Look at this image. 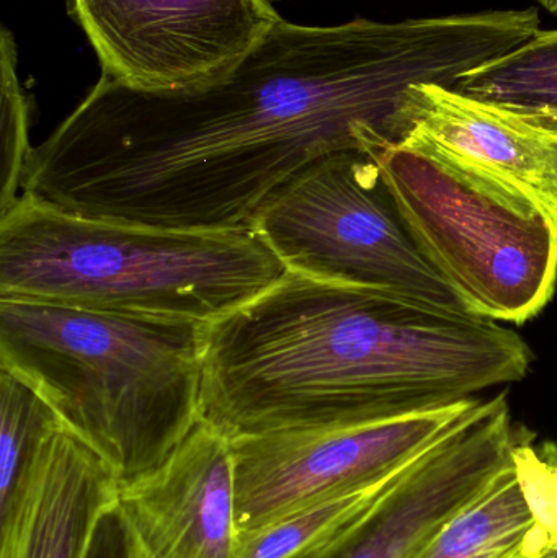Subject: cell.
Listing matches in <instances>:
<instances>
[{"instance_id":"obj_16","label":"cell","mask_w":557,"mask_h":558,"mask_svg":"<svg viewBox=\"0 0 557 558\" xmlns=\"http://www.w3.org/2000/svg\"><path fill=\"white\" fill-rule=\"evenodd\" d=\"M59 425L28 383L0 367V520L15 507L43 442Z\"/></svg>"},{"instance_id":"obj_2","label":"cell","mask_w":557,"mask_h":558,"mask_svg":"<svg viewBox=\"0 0 557 558\" xmlns=\"http://www.w3.org/2000/svg\"><path fill=\"white\" fill-rule=\"evenodd\" d=\"M499 322L287 271L206 327L202 422L231 439L359 425L525 379Z\"/></svg>"},{"instance_id":"obj_6","label":"cell","mask_w":557,"mask_h":558,"mask_svg":"<svg viewBox=\"0 0 557 558\" xmlns=\"http://www.w3.org/2000/svg\"><path fill=\"white\" fill-rule=\"evenodd\" d=\"M251 229L287 271L471 314L415 244L366 150L311 163L264 203Z\"/></svg>"},{"instance_id":"obj_11","label":"cell","mask_w":557,"mask_h":558,"mask_svg":"<svg viewBox=\"0 0 557 558\" xmlns=\"http://www.w3.org/2000/svg\"><path fill=\"white\" fill-rule=\"evenodd\" d=\"M131 558H241L231 441L199 422L154 471L118 485Z\"/></svg>"},{"instance_id":"obj_19","label":"cell","mask_w":557,"mask_h":558,"mask_svg":"<svg viewBox=\"0 0 557 558\" xmlns=\"http://www.w3.org/2000/svg\"><path fill=\"white\" fill-rule=\"evenodd\" d=\"M87 558H131L123 524L114 507L101 518Z\"/></svg>"},{"instance_id":"obj_5","label":"cell","mask_w":557,"mask_h":558,"mask_svg":"<svg viewBox=\"0 0 557 558\" xmlns=\"http://www.w3.org/2000/svg\"><path fill=\"white\" fill-rule=\"evenodd\" d=\"M432 267L471 314L525 324L557 284L549 213L405 143L370 150Z\"/></svg>"},{"instance_id":"obj_21","label":"cell","mask_w":557,"mask_h":558,"mask_svg":"<svg viewBox=\"0 0 557 558\" xmlns=\"http://www.w3.org/2000/svg\"><path fill=\"white\" fill-rule=\"evenodd\" d=\"M557 558V557H556Z\"/></svg>"},{"instance_id":"obj_9","label":"cell","mask_w":557,"mask_h":558,"mask_svg":"<svg viewBox=\"0 0 557 558\" xmlns=\"http://www.w3.org/2000/svg\"><path fill=\"white\" fill-rule=\"evenodd\" d=\"M519 433L506 393L484 399L467 423L419 456L359 523L303 558H421L513 465Z\"/></svg>"},{"instance_id":"obj_8","label":"cell","mask_w":557,"mask_h":558,"mask_svg":"<svg viewBox=\"0 0 557 558\" xmlns=\"http://www.w3.org/2000/svg\"><path fill=\"white\" fill-rule=\"evenodd\" d=\"M101 75L143 90L228 72L280 22L270 0H68Z\"/></svg>"},{"instance_id":"obj_13","label":"cell","mask_w":557,"mask_h":558,"mask_svg":"<svg viewBox=\"0 0 557 558\" xmlns=\"http://www.w3.org/2000/svg\"><path fill=\"white\" fill-rule=\"evenodd\" d=\"M536 527L516 465L458 514L421 558H556Z\"/></svg>"},{"instance_id":"obj_4","label":"cell","mask_w":557,"mask_h":558,"mask_svg":"<svg viewBox=\"0 0 557 558\" xmlns=\"http://www.w3.org/2000/svg\"><path fill=\"white\" fill-rule=\"evenodd\" d=\"M284 274L251 228L88 218L29 193L0 215V298L209 325Z\"/></svg>"},{"instance_id":"obj_1","label":"cell","mask_w":557,"mask_h":558,"mask_svg":"<svg viewBox=\"0 0 557 558\" xmlns=\"http://www.w3.org/2000/svg\"><path fill=\"white\" fill-rule=\"evenodd\" d=\"M538 29L533 9L327 26L281 19L203 84L143 90L101 75L33 147L22 193L88 218L251 228L316 160L398 143L412 85L455 87Z\"/></svg>"},{"instance_id":"obj_20","label":"cell","mask_w":557,"mask_h":558,"mask_svg":"<svg viewBox=\"0 0 557 558\" xmlns=\"http://www.w3.org/2000/svg\"><path fill=\"white\" fill-rule=\"evenodd\" d=\"M546 10L553 13V15L557 16V0H538Z\"/></svg>"},{"instance_id":"obj_17","label":"cell","mask_w":557,"mask_h":558,"mask_svg":"<svg viewBox=\"0 0 557 558\" xmlns=\"http://www.w3.org/2000/svg\"><path fill=\"white\" fill-rule=\"evenodd\" d=\"M0 215L22 193L23 175L33 146L29 144V104L16 74V46L3 26L0 36Z\"/></svg>"},{"instance_id":"obj_18","label":"cell","mask_w":557,"mask_h":558,"mask_svg":"<svg viewBox=\"0 0 557 558\" xmlns=\"http://www.w3.org/2000/svg\"><path fill=\"white\" fill-rule=\"evenodd\" d=\"M513 465L536 527L548 549L557 554V448L548 445L536 448L529 432L520 428Z\"/></svg>"},{"instance_id":"obj_14","label":"cell","mask_w":557,"mask_h":558,"mask_svg":"<svg viewBox=\"0 0 557 558\" xmlns=\"http://www.w3.org/2000/svg\"><path fill=\"white\" fill-rule=\"evenodd\" d=\"M409 465L375 484L327 498L242 534L241 558H303L316 553L368 514L398 484Z\"/></svg>"},{"instance_id":"obj_12","label":"cell","mask_w":557,"mask_h":558,"mask_svg":"<svg viewBox=\"0 0 557 558\" xmlns=\"http://www.w3.org/2000/svg\"><path fill=\"white\" fill-rule=\"evenodd\" d=\"M118 482L64 425L43 442L15 507L0 520V558H87Z\"/></svg>"},{"instance_id":"obj_10","label":"cell","mask_w":557,"mask_h":558,"mask_svg":"<svg viewBox=\"0 0 557 558\" xmlns=\"http://www.w3.org/2000/svg\"><path fill=\"white\" fill-rule=\"evenodd\" d=\"M398 143L411 144L540 206L557 221V126L457 87L415 84Z\"/></svg>"},{"instance_id":"obj_15","label":"cell","mask_w":557,"mask_h":558,"mask_svg":"<svg viewBox=\"0 0 557 558\" xmlns=\"http://www.w3.org/2000/svg\"><path fill=\"white\" fill-rule=\"evenodd\" d=\"M455 87L542 114L557 126V28H540L512 51L468 72Z\"/></svg>"},{"instance_id":"obj_3","label":"cell","mask_w":557,"mask_h":558,"mask_svg":"<svg viewBox=\"0 0 557 558\" xmlns=\"http://www.w3.org/2000/svg\"><path fill=\"white\" fill-rule=\"evenodd\" d=\"M206 327L0 298V367L123 485L159 468L202 422Z\"/></svg>"},{"instance_id":"obj_7","label":"cell","mask_w":557,"mask_h":558,"mask_svg":"<svg viewBox=\"0 0 557 558\" xmlns=\"http://www.w3.org/2000/svg\"><path fill=\"white\" fill-rule=\"evenodd\" d=\"M480 396L359 425L231 439L242 534L408 468L483 405Z\"/></svg>"}]
</instances>
